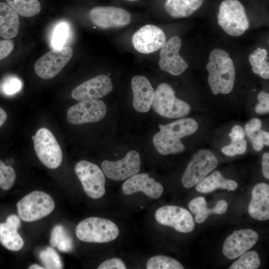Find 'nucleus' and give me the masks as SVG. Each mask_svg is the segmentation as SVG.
<instances>
[{
	"label": "nucleus",
	"mask_w": 269,
	"mask_h": 269,
	"mask_svg": "<svg viewBox=\"0 0 269 269\" xmlns=\"http://www.w3.org/2000/svg\"><path fill=\"white\" fill-rule=\"evenodd\" d=\"M140 159L135 150H130L123 158L116 161L104 160L101 167L105 175L115 181L124 180L139 171Z\"/></svg>",
	"instance_id": "14"
},
{
	"label": "nucleus",
	"mask_w": 269,
	"mask_h": 269,
	"mask_svg": "<svg viewBox=\"0 0 269 269\" xmlns=\"http://www.w3.org/2000/svg\"><path fill=\"white\" fill-rule=\"evenodd\" d=\"M159 128L160 132L180 139L196 132L198 125L193 119L185 118L165 125H159Z\"/></svg>",
	"instance_id": "26"
},
{
	"label": "nucleus",
	"mask_w": 269,
	"mask_h": 269,
	"mask_svg": "<svg viewBox=\"0 0 269 269\" xmlns=\"http://www.w3.org/2000/svg\"><path fill=\"white\" fill-rule=\"evenodd\" d=\"M153 110L167 118H179L188 115L190 105L175 97L172 87L165 83H160L154 91L152 104Z\"/></svg>",
	"instance_id": "4"
},
{
	"label": "nucleus",
	"mask_w": 269,
	"mask_h": 269,
	"mask_svg": "<svg viewBox=\"0 0 269 269\" xmlns=\"http://www.w3.org/2000/svg\"><path fill=\"white\" fill-rule=\"evenodd\" d=\"M123 192L126 195L142 192L149 198L158 199L162 195L163 187L146 173L132 175L122 185Z\"/></svg>",
	"instance_id": "18"
},
{
	"label": "nucleus",
	"mask_w": 269,
	"mask_h": 269,
	"mask_svg": "<svg viewBox=\"0 0 269 269\" xmlns=\"http://www.w3.org/2000/svg\"><path fill=\"white\" fill-rule=\"evenodd\" d=\"M188 207L191 212L196 215L195 221L197 223L204 222L211 214H223L227 210L228 203L224 200H219L212 209L207 208V203L203 197H198L191 200Z\"/></svg>",
	"instance_id": "23"
},
{
	"label": "nucleus",
	"mask_w": 269,
	"mask_h": 269,
	"mask_svg": "<svg viewBox=\"0 0 269 269\" xmlns=\"http://www.w3.org/2000/svg\"><path fill=\"white\" fill-rule=\"evenodd\" d=\"M250 215L255 219L265 221L269 219V186L260 183L253 188L248 207Z\"/></svg>",
	"instance_id": "20"
},
{
	"label": "nucleus",
	"mask_w": 269,
	"mask_h": 269,
	"mask_svg": "<svg viewBox=\"0 0 269 269\" xmlns=\"http://www.w3.org/2000/svg\"><path fill=\"white\" fill-rule=\"evenodd\" d=\"M98 269H126L127 267L124 262L119 258H112L102 263Z\"/></svg>",
	"instance_id": "40"
},
{
	"label": "nucleus",
	"mask_w": 269,
	"mask_h": 269,
	"mask_svg": "<svg viewBox=\"0 0 269 269\" xmlns=\"http://www.w3.org/2000/svg\"><path fill=\"white\" fill-rule=\"evenodd\" d=\"M261 264L258 253L255 251L245 252L230 267V269H256Z\"/></svg>",
	"instance_id": "31"
},
{
	"label": "nucleus",
	"mask_w": 269,
	"mask_h": 269,
	"mask_svg": "<svg viewBox=\"0 0 269 269\" xmlns=\"http://www.w3.org/2000/svg\"><path fill=\"white\" fill-rule=\"evenodd\" d=\"M75 171L89 197L97 199L104 195L105 176L98 165L87 160H81L76 164Z\"/></svg>",
	"instance_id": "7"
},
{
	"label": "nucleus",
	"mask_w": 269,
	"mask_h": 269,
	"mask_svg": "<svg viewBox=\"0 0 269 269\" xmlns=\"http://www.w3.org/2000/svg\"><path fill=\"white\" fill-rule=\"evenodd\" d=\"M155 218L159 224L172 227L179 232L189 233L195 228V222L190 213L180 207H161L156 211Z\"/></svg>",
	"instance_id": "11"
},
{
	"label": "nucleus",
	"mask_w": 269,
	"mask_h": 269,
	"mask_svg": "<svg viewBox=\"0 0 269 269\" xmlns=\"http://www.w3.org/2000/svg\"><path fill=\"white\" fill-rule=\"evenodd\" d=\"M106 113L107 106L101 100H86L71 106L67 111V118L70 124L81 125L98 122Z\"/></svg>",
	"instance_id": "10"
},
{
	"label": "nucleus",
	"mask_w": 269,
	"mask_h": 269,
	"mask_svg": "<svg viewBox=\"0 0 269 269\" xmlns=\"http://www.w3.org/2000/svg\"><path fill=\"white\" fill-rule=\"evenodd\" d=\"M91 21L102 29L119 28L128 25L131 15L126 9L115 6H96L89 13Z\"/></svg>",
	"instance_id": "13"
},
{
	"label": "nucleus",
	"mask_w": 269,
	"mask_h": 269,
	"mask_svg": "<svg viewBox=\"0 0 269 269\" xmlns=\"http://www.w3.org/2000/svg\"><path fill=\"white\" fill-rule=\"evenodd\" d=\"M22 86V82L18 77L10 75L4 78L1 89L4 95L11 96L20 91Z\"/></svg>",
	"instance_id": "36"
},
{
	"label": "nucleus",
	"mask_w": 269,
	"mask_h": 269,
	"mask_svg": "<svg viewBox=\"0 0 269 269\" xmlns=\"http://www.w3.org/2000/svg\"><path fill=\"white\" fill-rule=\"evenodd\" d=\"M147 269H183L178 261L173 258L158 255L150 258L146 263Z\"/></svg>",
	"instance_id": "32"
},
{
	"label": "nucleus",
	"mask_w": 269,
	"mask_h": 269,
	"mask_svg": "<svg viewBox=\"0 0 269 269\" xmlns=\"http://www.w3.org/2000/svg\"><path fill=\"white\" fill-rule=\"evenodd\" d=\"M259 103L255 108L257 114H264L269 112V95L265 91L261 92L258 95Z\"/></svg>",
	"instance_id": "38"
},
{
	"label": "nucleus",
	"mask_w": 269,
	"mask_h": 269,
	"mask_svg": "<svg viewBox=\"0 0 269 269\" xmlns=\"http://www.w3.org/2000/svg\"><path fill=\"white\" fill-rule=\"evenodd\" d=\"M247 141L242 139L236 141H232L228 145L225 146L222 149V151L228 156H234L237 154H243L247 150Z\"/></svg>",
	"instance_id": "37"
},
{
	"label": "nucleus",
	"mask_w": 269,
	"mask_h": 269,
	"mask_svg": "<svg viewBox=\"0 0 269 269\" xmlns=\"http://www.w3.org/2000/svg\"><path fill=\"white\" fill-rule=\"evenodd\" d=\"M55 203L52 198L41 191H33L24 196L16 204L20 219L31 222L49 215L54 210Z\"/></svg>",
	"instance_id": "5"
},
{
	"label": "nucleus",
	"mask_w": 269,
	"mask_h": 269,
	"mask_svg": "<svg viewBox=\"0 0 269 269\" xmlns=\"http://www.w3.org/2000/svg\"><path fill=\"white\" fill-rule=\"evenodd\" d=\"M261 127L262 122L258 119H253L246 125V132L250 140L257 135L258 131L261 130Z\"/></svg>",
	"instance_id": "41"
},
{
	"label": "nucleus",
	"mask_w": 269,
	"mask_h": 269,
	"mask_svg": "<svg viewBox=\"0 0 269 269\" xmlns=\"http://www.w3.org/2000/svg\"><path fill=\"white\" fill-rule=\"evenodd\" d=\"M237 187L238 183L236 181L226 179L220 171H215L196 184L195 189L199 192L207 193L218 188L235 190Z\"/></svg>",
	"instance_id": "24"
},
{
	"label": "nucleus",
	"mask_w": 269,
	"mask_h": 269,
	"mask_svg": "<svg viewBox=\"0 0 269 269\" xmlns=\"http://www.w3.org/2000/svg\"><path fill=\"white\" fill-rule=\"evenodd\" d=\"M14 43L12 39L0 40V62L6 59L12 53Z\"/></svg>",
	"instance_id": "39"
},
{
	"label": "nucleus",
	"mask_w": 269,
	"mask_h": 269,
	"mask_svg": "<svg viewBox=\"0 0 269 269\" xmlns=\"http://www.w3.org/2000/svg\"><path fill=\"white\" fill-rule=\"evenodd\" d=\"M181 44V40L177 36L171 37L164 43L159 53L158 64L161 70L177 76L188 67L187 63L179 54Z\"/></svg>",
	"instance_id": "12"
},
{
	"label": "nucleus",
	"mask_w": 269,
	"mask_h": 269,
	"mask_svg": "<svg viewBox=\"0 0 269 269\" xmlns=\"http://www.w3.org/2000/svg\"><path fill=\"white\" fill-rule=\"evenodd\" d=\"M7 118L6 112L0 107V127H1L5 122Z\"/></svg>",
	"instance_id": "46"
},
{
	"label": "nucleus",
	"mask_w": 269,
	"mask_h": 269,
	"mask_svg": "<svg viewBox=\"0 0 269 269\" xmlns=\"http://www.w3.org/2000/svg\"><path fill=\"white\" fill-rule=\"evenodd\" d=\"M218 159L210 151L201 149L193 156L182 177L183 185L192 187L213 170L218 164Z\"/></svg>",
	"instance_id": "8"
},
{
	"label": "nucleus",
	"mask_w": 269,
	"mask_h": 269,
	"mask_svg": "<svg viewBox=\"0 0 269 269\" xmlns=\"http://www.w3.org/2000/svg\"><path fill=\"white\" fill-rule=\"evenodd\" d=\"M262 173L264 176L269 179V153H265L262 157Z\"/></svg>",
	"instance_id": "43"
},
{
	"label": "nucleus",
	"mask_w": 269,
	"mask_h": 269,
	"mask_svg": "<svg viewBox=\"0 0 269 269\" xmlns=\"http://www.w3.org/2000/svg\"><path fill=\"white\" fill-rule=\"evenodd\" d=\"M6 3L18 14L31 17L38 14L41 5L38 0H5Z\"/></svg>",
	"instance_id": "30"
},
{
	"label": "nucleus",
	"mask_w": 269,
	"mask_h": 269,
	"mask_svg": "<svg viewBox=\"0 0 269 269\" xmlns=\"http://www.w3.org/2000/svg\"><path fill=\"white\" fill-rule=\"evenodd\" d=\"M251 140L253 142V147L255 150L259 151L263 148L264 143L258 133H257V135Z\"/></svg>",
	"instance_id": "44"
},
{
	"label": "nucleus",
	"mask_w": 269,
	"mask_h": 269,
	"mask_svg": "<svg viewBox=\"0 0 269 269\" xmlns=\"http://www.w3.org/2000/svg\"><path fill=\"white\" fill-rule=\"evenodd\" d=\"M18 14L6 2H0V37L12 39L17 35L19 21Z\"/></svg>",
	"instance_id": "22"
},
{
	"label": "nucleus",
	"mask_w": 269,
	"mask_h": 269,
	"mask_svg": "<svg viewBox=\"0 0 269 269\" xmlns=\"http://www.w3.org/2000/svg\"><path fill=\"white\" fill-rule=\"evenodd\" d=\"M68 36V26L63 22L58 24L53 32L52 45L54 49L62 48Z\"/></svg>",
	"instance_id": "35"
},
{
	"label": "nucleus",
	"mask_w": 269,
	"mask_h": 269,
	"mask_svg": "<svg viewBox=\"0 0 269 269\" xmlns=\"http://www.w3.org/2000/svg\"><path fill=\"white\" fill-rule=\"evenodd\" d=\"M15 178L14 169L6 165L0 159V188L4 190H9L13 185Z\"/></svg>",
	"instance_id": "34"
},
{
	"label": "nucleus",
	"mask_w": 269,
	"mask_h": 269,
	"mask_svg": "<svg viewBox=\"0 0 269 269\" xmlns=\"http://www.w3.org/2000/svg\"><path fill=\"white\" fill-rule=\"evenodd\" d=\"M20 226V218L14 214L8 216L5 222L0 223V243L8 250L17 251L23 246V240L17 232Z\"/></svg>",
	"instance_id": "21"
},
{
	"label": "nucleus",
	"mask_w": 269,
	"mask_h": 269,
	"mask_svg": "<svg viewBox=\"0 0 269 269\" xmlns=\"http://www.w3.org/2000/svg\"><path fill=\"white\" fill-rule=\"evenodd\" d=\"M132 40L136 50L142 54H149L161 48L166 42V36L158 26L147 24L134 33Z\"/></svg>",
	"instance_id": "15"
},
{
	"label": "nucleus",
	"mask_w": 269,
	"mask_h": 269,
	"mask_svg": "<svg viewBox=\"0 0 269 269\" xmlns=\"http://www.w3.org/2000/svg\"><path fill=\"white\" fill-rule=\"evenodd\" d=\"M206 67L209 73L208 83L214 95L227 94L232 91L235 80V69L232 59L226 51L213 50Z\"/></svg>",
	"instance_id": "1"
},
{
	"label": "nucleus",
	"mask_w": 269,
	"mask_h": 269,
	"mask_svg": "<svg viewBox=\"0 0 269 269\" xmlns=\"http://www.w3.org/2000/svg\"><path fill=\"white\" fill-rule=\"evenodd\" d=\"M73 54V50L70 47L53 48L36 61L34 65L35 73L44 79L55 77L70 61Z\"/></svg>",
	"instance_id": "9"
},
{
	"label": "nucleus",
	"mask_w": 269,
	"mask_h": 269,
	"mask_svg": "<svg viewBox=\"0 0 269 269\" xmlns=\"http://www.w3.org/2000/svg\"><path fill=\"white\" fill-rule=\"evenodd\" d=\"M113 89V84L109 77L100 75L81 84L73 90L72 98L78 101L97 99L109 94Z\"/></svg>",
	"instance_id": "17"
},
{
	"label": "nucleus",
	"mask_w": 269,
	"mask_h": 269,
	"mask_svg": "<svg viewBox=\"0 0 269 269\" xmlns=\"http://www.w3.org/2000/svg\"><path fill=\"white\" fill-rule=\"evenodd\" d=\"M152 142L158 152L162 155L177 153L183 151L185 149L184 145L180 138L174 137L160 131L154 135Z\"/></svg>",
	"instance_id": "27"
},
{
	"label": "nucleus",
	"mask_w": 269,
	"mask_h": 269,
	"mask_svg": "<svg viewBox=\"0 0 269 269\" xmlns=\"http://www.w3.org/2000/svg\"><path fill=\"white\" fill-rule=\"evenodd\" d=\"M229 135L232 141H236L244 138L245 133L240 126L236 125L233 127Z\"/></svg>",
	"instance_id": "42"
},
{
	"label": "nucleus",
	"mask_w": 269,
	"mask_h": 269,
	"mask_svg": "<svg viewBox=\"0 0 269 269\" xmlns=\"http://www.w3.org/2000/svg\"><path fill=\"white\" fill-rule=\"evenodd\" d=\"M49 243L51 247H57L63 252H69L73 248V242L71 236L61 225H57L52 229Z\"/></svg>",
	"instance_id": "28"
},
{
	"label": "nucleus",
	"mask_w": 269,
	"mask_h": 269,
	"mask_svg": "<svg viewBox=\"0 0 269 269\" xmlns=\"http://www.w3.org/2000/svg\"><path fill=\"white\" fill-rule=\"evenodd\" d=\"M258 239V234L253 230L234 231L225 240L223 253L229 259H235L252 248Z\"/></svg>",
	"instance_id": "16"
},
{
	"label": "nucleus",
	"mask_w": 269,
	"mask_h": 269,
	"mask_svg": "<svg viewBox=\"0 0 269 269\" xmlns=\"http://www.w3.org/2000/svg\"><path fill=\"white\" fill-rule=\"evenodd\" d=\"M131 86L134 94V108L138 112H147L154 97V90L150 82L144 76L136 75L132 78Z\"/></svg>",
	"instance_id": "19"
},
{
	"label": "nucleus",
	"mask_w": 269,
	"mask_h": 269,
	"mask_svg": "<svg viewBox=\"0 0 269 269\" xmlns=\"http://www.w3.org/2000/svg\"><path fill=\"white\" fill-rule=\"evenodd\" d=\"M29 269H44V268L39 266L37 264H33L30 266L28 268Z\"/></svg>",
	"instance_id": "47"
},
{
	"label": "nucleus",
	"mask_w": 269,
	"mask_h": 269,
	"mask_svg": "<svg viewBox=\"0 0 269 269\" xmlns=\"http://www.w3.org/2000/svg\"><path fill=\"white\" fill-rule=\"evenodd\" d=\"M77 237L88 243H105L115 240L119 234L117 225L110 220L91 217L81 221L76 228Z\"/></svg>",
	"instance_id": "2"
},
{
	"label": "nucleus",
	"mask_w": 269,
	"mask_h": 269,
	"mask_svg": "<svg viewBox=\"0 0 269 269\" xmlns=\"http://www.w3.org/2000/svg\"><path fill=\"white\" fill-rule=\"evenodd\" d=\"M218 22L232 36H239L249 28V21L243 5L238 0H225L219 6Z\"/></svg>",
	"instance_id": "3"
},
{
	"label": "nucleus",
	"mask_w": 269,
	"mask_h": 269,
	"mask_svg": "<svg viewBox=\"0 0 269 269\" xmlns=\"http://www.w3.org/2000/svg\"><path fill=\"white\" fill-rule=\"evenodd\" d=\"M263 142L266 145H269V133L264 131L260 130L258 132Z\"/></svg>",
	"instance_id": "45"
},
{
	"label": "nucleus",
	"mask_w": 269,
	"mask_h": 269,
	"mask_svg": "<svg viewBox=\"0 0 269 269\" xmlns=\"http://www.w3.org/2000/svg\"><path fill=\"white\" fill-rule=\"evenodd\" d=\"M34 148L41 162L50 169L58 168L63 159L62 149L53 134L42 128L32 136Z\"/></svg>",
	"instance_id": "6"
},
{
	"label": "nucleus",
	"mask_w": 269,
	"mask_h": 269,
	"mask_svg": "<svg viewBox=\"0 0 269 269\" xmlns=\"http://www.w3.org/2000/svg\"><path fill=\"white\" fill-rule=\"evenodd\" d=\"M39 256L45 269H61L63 268L60 256L53 248L48 247L42 250Z\"/></svg>",
	"instance_id": "33"
},
{
	"label": "nucleus",
	"mask_w": 269,
	"mask_h": 269,
	"mask_svg": "<svg viewBox=\"0 0 269 269\" xmlns=\"http://www.w3.org/2000/svg\"><path fill=\"white\" fill-rule=\"evenodd\" d=\"M268 60L267 51L260 47H258L249 55V62L253 72L265 79L269 78Z\"/></svg>",
	"instance_id": "29"
},
{
	"label": "nucleus",
	"mask_w": 269,
	"mask_h": 269,
	"mask_svg": "<svg viewBox=\"0 0 269 269\" xmlns=\"http://www.w3.org/2000/svg\"><path fill=\"white\" fill-rule=\"evenodd\" d=\"M204 0H166V12L175 18L186 17L192 15L202 5Z\"/></svg>",
	"instance_id": "25"
}]
</instances>
